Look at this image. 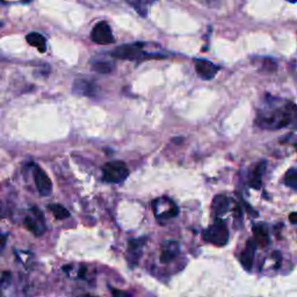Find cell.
<instances>
[{
  "mask_svg": "<svg viewBox=\"0 0 297 297\" xmlns=\"http://www.w3.org/2000/svg\"><path fill=\"white\" fill-rule=\"evenodd\" d=\"M260 127L280 129L291 124H297V106L288 102L282 109H277L269 115H260L256 120Z\"/></svg>",
  "mask_w": 297,
  "mask_h": 297,
  "instance_id": "1",
  "label": "cell"
},
{
  "mask_svg": "<svg viewBox=\"0 0 297 297\" xmlns=\"http://www.w3.org/2000/svg\"><path fill=\"white\" fill-rule=\"evenodd\" d=\"M203 239L216 246H224L229 240V230L222 219H217L214 224L202 232Z\"/></svg>",
  "mask_w": 297,
  "mask_h": 297,
  "instance_id": "2",
  "label": "cell"
},
{
  "mask_svg": "<svg viewBox=\"0 0 297 297\" xmlns=\"http://www.w3.org/2000/svg\"><path fill=\"white\" fill-rule=\"evenodd\" d=\"M129 175L126 163L121 160L109 161L102 167V178L106 182L120 183L126 180Z\"/></svg>",
  "mask_w": 297,
  "mask_h": 297,
  "instance_id": "3",
  "label": "cell"
},
{
  "mask_svg": "<svg viewBox=\"0 0 297 297\" xmlns=\"http://www.w3.org/2000/svg\"><path fill=\"white\" fill-rule=\"evenodd\" d=\"M91 38L93 40V42L101 46L112 45L114 42V36H113L112 29L105 21H101V23L94 26L93 31L91 33Z\"/></svg>",
  "mask_w": 297,
  "mask_h": 297,
  "instance_id": "4",
  "label": "cell"
},
{
  "mask_svg": "<svg viewBox=\"0 0 297 297\" xmlns=\"http://www.w3.org/2000/svg\"><path fill=\"white\" fill-rule=\"evenodd\" d=\"M144 53L139 49L138 47L135 46H122L116 48L115 50L112 51V56L120 58V60H128V61H135L139 60L144 56Z\"/></svg>",
  "mask_w": 297,
  "mask_h": 297,
  "instance_id": "5",
  "label": "cell"
},
{
  "mask_svg": "<svg viewBox=\"0 0 297 297\" xmlns=\"http://www.w3.org/2000/svg\"><path fill=\"white\" fill-rule=\"evenodd\" d=\"M34 180L35 185L38 187V190L41 195H49L53 190V182H51L50 178L48 177L47 173L42 170L41 167L36 166L34 170Z\"/></svg>",
  "mask_w": 297,
  "mask_h": 297,
  "instance_id": "6",
  "label": "cell"
},
{
  "mask_svg": "<svg viewBox=\"0 0 297 297\" xmlns=\"http://www.w3.org/2000/svg\"><path fill=\"white\" fill-rule=\"evenodd\" d=\"M195 70L197 75L200 76V78L204 80L212 79L216 76V73L218 72V67H216L215 64H212L211 62L206 60H196L195 61Z\"/></svg>",
  "mask_w": 297,
  "mask_h": 297,
  "instance_id": "7",
  "label": "cell"
},
{
  "mask_svg": "<svg viewBox=\"0 0 297 297\" xmlns=\"http://www.w3.org/2000/svg\"><path fill=\"white\" fill-rule=\"evenodd\" d=\"M97 85L94 83L86 79H77L73 83V92L77 94L86 95V97H94L97 94Z\"/></svg>",
  "mask_w": 297,
  "mask_h": 297,
  "instance_id": "8",
  "label": "cell"
},
{
  "mask_svg": "<svg viewBox=\"0 0 297 297\" xmlns=\"http://www.w3.org/2000/svg\"><path fill=\"white\" fill-rule=\"evenodd\" d=\"M256 250V243L254 239H250L247 241L246 247L241 252L240 255V262L244 266L245 269L251 270L253 266V260H254V254Z\"/></svg>",
  "mask_w": 297,
  "mask_h": 297,
  "instance_id": "9",
  "label": "cell"
},
{
  "mask_svg": "<svg viewBox=\"0 0 297 297\" xmlns=\"http://www.w3.org/2000/svg\"><path fill=\"white\" fill-rule=\"evenodd\" d=\"M179 253V244L177 241H165L163 244V251H161L160 261L164 263L171 262Z\"/></svg>",
  "mask_w": 297,
  "mask_h": 297,
  "instance_id": "10",
  "label": "cell"
},
{
  "mask_svg": "<svg viewBox=\"0 0 297 297\" xmlns=\"http://www.w3.org/2000/svg\"><path fill=\"white\" fill-rule=\"evenodd\" d=\"M253 234H254V240L256 244H259L260 246H267L269 243V236L267 232L266 226L262 224H256L253 226Z\"/></svg>",
  "mask_w": 297,
  "mask_h": 297,
  "instance_id": "11",
  "label": "cell"
},
{
  "mask_svg": "<svg viewBox=\"0 0 297 297\" xmlns=\"http://www.w3.org/2000/svg\"><path fill=\"white\" fill-rule=\"evenodd\" d=\"M26 41H27L32 47L36 48L40 53H45L47 49L46 39L43 38V35L40 34V33H29V34L26 36Z\"/></svg>",
  "mask_w": 297,
  "mask_h": 297,
  "instance_id": "12",
  "label": "cell"
},
{
  "mask_svg": "<svg viewBox=\"0 0 297 297\" xmlns=\"http://www.w3.org/2000/svg\"><path fill=\"white\" fill-rule=\"evenodd\" d=\"M265 170H266V161H261V163L256 165L255 170L253 171V173L250 178V186L252 188L259 189L260 187H261L262 175Z\"/></svg>",
  "mask_w": 297,
  "mask_h": 297,
  "instance_id": "13",
  "label": "cell"
},
{
  "mask_svg": "<svg viewBox=\"0 0 297 297\" xmlns=\"http://www.w3.org/2000/svg\"><path fill=\"white\" fill-rule=\"evenodd\" d=\"M155 0H128V4L136 11L139 16L145 18L148 17L149 7Z\"/></svg>",
  "mask_w": 297,
  "mask_h": 297,
  "instance_id": "14",
  "label": "cell"
},
{
  "mask_svg": "<svg viewBox=\"0 0 297 297\" xmlns=\"http://www.w3.org/2000/svg\"><path fill=\"white\" fill-rule=\"evenodd\" d=\"M229 207V199L224 195H217L212 202V211L216 216H221Z\"/></svg>",
  "mask_w": 297,
  "mask_h": 297,
  "instance_id": "15",
  "label": "cell"
},
{
  "mask_svg": "<svg viewBox=\"0 0 297 297\" xmlns=\"http://www.w3.org/2000/svg\"><path fill=\"white\" fill-rule=\"evenodd\" d=\"M49 210L53 212V215L55 216V218L57 219H65V218H69L70 217V212L69 210L65 207L61 206V204L58 203H53V204H49Z\"/></svg>",
  "mask_w": 297,
  "mask_h": 297,
  "instance_id": "16",
  "label": "cell"
},
{
  "mask_svg": "<svg viewBox=\"0 0 297 297\" xmlns=\"http://www.w3.org/2000/svg\"><path fill=\"white\" fill-rule=\"evenodd\" d=\"M92 69H93V71L101 73V75H108V73H111L113 70H114V67H113V64L109 63V62L98 61L92 64Z\"/></svg>",
  "mask_w": 297,
  "mask_h": 297,
  "instance_id": "17",
  "label": "cell"
},
{
  "mask_svg": "<svg viewBox=\"0 0 297 297\" xmlns=\"http://www.w3.org/2000/svg\"><path fill=\"white\" fill-rule=\"evenodd\" d=\"M25 226L32 233H34L35 236H40L45 231V225H41L39 222H36L35 219L31 217H27L25 219Z\"/></svg>",
  "mask_w": 297,
  "mask_h": 297,
  "instance_id": "18",
  "label": "cell"
},
{
  "mask_svg": "<svg viewBox=\"0 0 297 297\" xmlns=\"http://www.w3.org/2000/svg\"><path fill=\"white\" fill-rule=\"evenodd\" d=\"M284 183L290 188L297 189V170H290L285 173Z\"/></svg>",
  "mask_w": 297,
  "mask_h": 297,
  "instance_id": "19",
  "label": "cell"
},
{
  "mask_svg": "<svg viewBox=\"0 0 297 297\" xmlns=\"http://www.w3.org/2000/svg\"><path fill=\"white\" fill-rule=\"evenodd\" d=\"M276 68H277L276 63H275L273 60H270V58H266L265 62H263V69H265L266 71L274 72L276 71Z\"/></svg>",
  "mask_w": 297,
  "mask_h": 297,
  "instance_id": "20",
  "label": "cell"
},
{
  "mask_svg": "<svg viewBox=\"0 0 297 297\" xmlns=\"http://www.w3.org/2000/svg\"><path fill=\"white\" fill-rule=\"evenodd\" d=\"M111 291H112V295L114 297H134L133 295H130L129 292L120 290V289H116V288L111 287Z\"/></svg>",
  "mask_w": 297,
  "mask_h": 297,
  "instance_id": "21",
  "label": "cell"
},
{
  "mask_svg": "<svg viewBox=\"0 0 297 297\" xmlns=\"http://www.w3.org/2000/svg\"><path fill=\"white\" fill-rule=\"evenodd\" d=\"M289 221L292 224H297V212H291L290 215H289Z\"/></svg>",
  "mask_w": 297,
  "mask_h": 297,
  "instance_id": "22",
  "label": "cell"
},
{
  "mask_svg": "<svg viewBox=\"0 0 297 297\" xmlns=\"http://www.w3.org/2000/svg\"><path fill=\"white\" fill-rule=\"evenodd\" d=\"M5 241H6V237L4 236H0V250L4 247V245H5Z\"/></svg>",
  "mask_w": 297,
  "mask_h": 297,
  "instance_id": "23",
  "label": "cell"
},
{
  "mask_svg": "<svg viewBox=\"0 0 297 297\" xmlns=\"http://www.w3.org/2000/svg\"><path fill=\"white\" fill-rule=\"evenodd\" d=\"M85 273H86V268L85 267H82V268H80V270H79V276L84 277L85 276Z\"/></svg>",
  "mask_w": 297,
  "mask_h": 297,
  "instance_id": "24",
  "label": "cell"
},
{
  "mask_svg": "<svg viewBox=\"0 0 297 297\" xmlns=\"http://www.w3.org/2000/svg\"><path fill=\"white\" fill-rule=\"evenodd\" d=\"M289 3H297V0H288Z\"/></svg>",
  "mask_w": 297,
  "mask_h": 297,
  "instance_id": "25",
  "label": "cell"
},
{
  "mask_svg": "<svg viewBox=\"0 0 297 297\" xmlns=\"http://www.w3.org/2000/svg\"><path fill=\"white\" fill-rule=\"evenodd\" d=\"M82 297H98V296H91V295H86V296H82Z\"/></svg>",
  "mask_w": 297,
  "mask_h": 297,
  "instance_id": "26",
  "label": "cell"
}]
</instances>
